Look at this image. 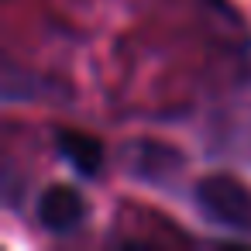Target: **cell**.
<instances>
[{"label":"cell","instance_id":"6da1fadb","mask_svg":"<svg viewBox=\"0 0 251 251\" xmlns=\"http://www.w3.org/2000/svg\"><path fill=\"white\" fill-rule=\"evenodd\" d=\"M200 213L230 230H251V189L230 176H203L193 189Z\"/></svg>","mask_w":251,"mask_h":251},{"label":"cell","instance_id":"3957f363","mask_svg":"<svg viewBox=\"0 0 251 251\" xmlns=\"http://www.w3.org/2000/svg\"><path fill=\"white\" fill-rule=\"evenodd\" d=\"M134 176L145 179V182H155V186H165L179 176L182 169V158L176 148L169 145H158V141H141L134 148V162H131Z\"/></svg>","mask_w":251,"mask_h":251},{"label":"cell","instance_id":"277c9868","mask_svg":"<svg viewBox=\"0 0 251 251\" xmlns=\"http://www.w3.org/2000/svg\"><path fill=\"white\" fill-rule=\"evenodd\" d=\"M55 148H59V155H62L79 176H86V179H93V176L100 172V165H103V148H100V141H97L93 134L62 127V131H55Z\"/></svg>","mask_w":251,"mask_h":251},{"label":"cell","instance_id":"7a4b0ae2","mask_svg":"<svg viewBox=\"0 0 251 251\" xmlns=\"http://www.w3.org/2000/svg\"><path fill=\"white\" fill-rule=\"evenodd\" d=\"M38 224L52 234H73L86 220V200L73 186H49L38 196Z\"/></svg>","mask_w":251,"mask_h":251}]
</instances>
